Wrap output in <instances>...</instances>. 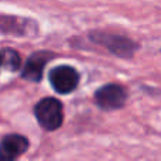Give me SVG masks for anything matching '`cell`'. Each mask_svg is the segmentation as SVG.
I'll return each instance as SVG.
<instances>
[{
	"label": "cell",
	"mask_w": 161,
	"mask_h": 161,
	"mask_svg": "<svg viewBox=\"0 0 161 161\" xmlns=\"http://www.w3.org/2000/svg\"><path fill=\"white\" fill-rule=\"evenodd\" d=\"M34 114L40 126L47 131L59 129L64 122V109L62 103L55 97H44L34 108Z\"/></svg>",
	"instance_id": "obj_1"
},
{
	"label": "cell",
	"mask_w": 161,
	"mask_h": 161,
	"mask_svg": "<svg viewBox=\"0 0 161 161\" xmlns=\"http://www.w3.org/2000/svg\"><path fill=\"white\" fill-rule=\"evenodd\" d=\"M91 40L96 44L106 47L112 54L120 58H130L137 50V45L131 40L122 36H114V34L93 33L91 34Z\"/></svg>",
	"instance_id": "obj_2"
},
{
	"label": "cell",
	"mask_w": 161,
	"mask_h": 161,
	"mask_svg": "<svg viewBox=\"0 0 161 161\" xmlns=\"http://www.w3.org/2000/svg\"><path fill=\"white\" fill-rule=\"evenodd\" d=\"M127 93L123 89V86L117 83H108L97 89L95 93V100L96 105L103 110H114L125 106Z\"/></svg>",
	"instance_id": "obj_3"
},
{
	"label": "cell",
	"mask_w": 161,
	"mask_h": 161,
	"mask_svg": "<svg viewBox=\"0 0 161 161\" xmlns=\"http://www.w3.org/2000/svg\"><path fill=\"white\" fill-rule=\"evenodd\" d=\"M48 78H50L54 91L62 95L75 91L79 83V74L76 72L75 68L69 67V65H59V67L51 69Z\"/></svg>",
	"instance_id": "obj_4"
},
{
	"label": "cell",
	"mask_w": 161,
	"mask_h": 161,
	"mask_svg": "<svg viewBox=\"0 0 161 161\" xmlns=\"http://www.w3.org/2000/svg\"><path fill=\"white\" fill-rule=\"evenodd\" d=\"M27 137L20 134H8L0 142V161H13L28 150Z\"/></svg>",
	"instance_id": "obj_5"
},
{
	"label": "cell",
	"mask_w": 161,
	"mask_h": 161,
	"mask_svg": "<svg viewBox=\"0 0 161 161\" xmlns=\"http://www.w3.org/2000/svg\"><path fill=\"white\" fill-rule=\"evenodd\" d=\"M0 30L14 36H31L37 31V23L23 17L0 14Z\"/></svg>",
	"instance_id": "obj_6"
},
{
	"label": "cell",
	"mask_w": 161,
	"mask_h": 161,
	"mask_svg": "<svg viewBox=\"0 0 161 161\" xmlns=\"http://www.w3.org/2000/svg\"><path fill=\"white\" fill-rule=\"evenodd\" d=\"M53 54L47 53V51H40L33 55L28 57L27 62H25L24 68H23V78L31 80V82H40L42 78V72H44V67L50 58H53Z\"/></svg>",
	"instance_id": "obj_7"
},
{
	"label": "cell",
	"mask_w": 161,
	"mask_h": 161,
	"mask_svg": "<svg viewBox=\"0 0 161 161\" xmlns=\"http://www.w3.org/2000/svg\"><path fill=\"white\" fill-rule=\"evenodd\" d=\"M0 55H2V65L7 67L8 69L16 71V69H19L20 65H21V58H20V55L16 51L10 50V48L3 50L2 53H0Z\"/></svg>",
	"instance_id": "obj_8"
},
{
	"label": "cell",
	"mask_w": 161,
	"mask_h": 161,
	"mask_svg": "<svg viewBox=\"0 0 161 161\" xmlns=\"http://www.w3.org/2000/svg\"><path fill=\"white\" fill-rule=\"evenodd\" d=\"M0 67H2V55H0Z\"/></svg>",
	"instance_id": "obj_9"
}]
</instances>
